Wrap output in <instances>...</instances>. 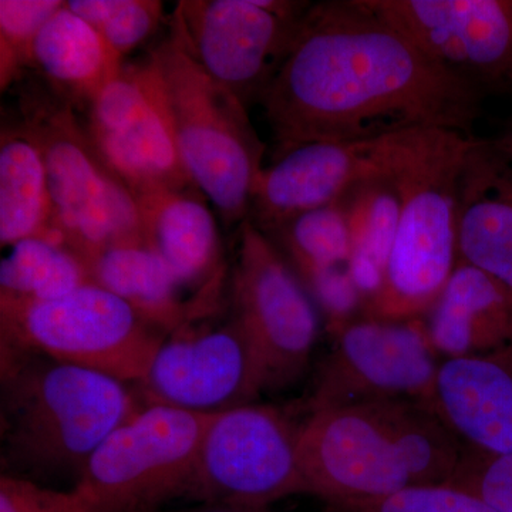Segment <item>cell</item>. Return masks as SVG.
<instances>
[{
    "label": "cell",
    "instance_id": "cell-1",
    "mask_svg": "<svg viewBox=\"0 0 512 512\" xmlns=\"http://www.w3.org/2000/svg\"><path fill=\"white\" fill-rule=\"evenodd\" d=\"M484 97L363 0L312 3L259 103L272 160L309 143L444 128L474 136Z\"/></svg>",
    "mask_w": 512,
    "mask_h": 512
},
{
    "label": "cell",
    "instance_id": "cell-2",
    "mask_svg": "<svg viewBox=\"0 0 512 512\" xmlns=\"http://www.w3.org/2000/svg\"><path fill=\"white\" fill-rule=\"evenodd\" d=\"M466 451L429 404L412 400L322 410L298 429L309 494L346 512L406 488L451 483Z\"/></svg>",
    "mask_w": 512,
    "mask_h": 512
},
{
    "label": "cell",
    "instance_id": "cell-3",
    "mask_svg": "<svg viewBox=\"0 0 512 512\" xmlns=\"http://www.w3.org/2000/svg\"><path fill=\"white\" fill-rule=\"evenodd\" d=\"M0 348L3 474L77 481L94 451L143 407L114 377Z\"/></svg>",
    "mask_w": 512,
    "mask_h": 512
},
{
    "label": "cell",
    "instance_id": "cell-4",
    "mask_svg": "<svg viewBox=\"0 0 512 512\" xmlns=\"http://www.w3.org/2000/svg\"><path fill=\"white\" fill-rule=\"evenodd\" d=\"M474 137L444 128L400 134L392 163L400 217L379 292L363 316L424 318L458 262V190Z\"/></svg>",
    "mask_w": 512,
    "mask_h": 512
},
{
    "label": "cell",
    "instance_id": "cell-5",
    "mask_svg": "<svg viewBox=\"0 0 512 512\" xmlns=\"http://www.w3.org/2000/svg\"><path fill=\"white\" fill-rule=\"evenodd\" d=\"M146 60L188 177L225 225L239 227L264 170L265 146L247 107L202 69L173 29Z\"/></svg>",
    "mask_w": 512,
    "mask_h": 512
},
{
    "label": "cell",
    "instance_id": "cell-6",
    "mask_svg": "<svg viewBox=\"0 0 512 512\" xmlns=\"http://www.w3.org/2000/svg\"><path fill=\"white\" fill-rule=\"evenodd\" d=\"M19 117L45 160L53 228L84 266L106 249L144 242L136 197L100 156L74 107L30 83L20 90Z\"/></svg>",
    "mask_w": 512,
    "mask_h": 512
},
{
    "label": "cell",
    "instance_id": "cell-7",
    "mask_svg": "<svg viewBox=\"0 0 512 512\" xmlns=\"http://www.w3.org/2000/svg\"><path fill=\"white\" fill-rule=\"evenodd\" d=\"M0 346L140 384L164 332L126 301L89 282L53 301L0 299Z\"/></svg>",
    "mask_w": 512,
    "mask_h": 512
},
{
    "label": "cell",
    "instance_id": "cell-8",
    "mask_svg": "<svg viewBox=\"0 0 512 512\" xmlns=\"http://www.w3.org/2000/svg\"><path fill=\"white\" fill-rule=\"evenodd\" d=\"M212 416L141 407L87 461L70 490L76 512H154L171 498L191 495Z\"/></svg>",
    "mask_w": 512,
    "mask_h": 512
},
{
    "label": "cell",
    "instance_id": "cell-9",
    "mask_svg": "<svg viewBox=\"0 0 512 512\" xmlns=\"http://www.w3.org/2000/svg\"><path fill=\"white\" fill-rule=\"evenodd\" d=\"M330 335L332 349L319 367L308 414L389 400L429 404L441 362L423 318L360 315Z\"/></svg>",
    "mask_w": 512,
    "mask_h": 512
},
{
    "label": "cell",
    "instance_id": "cell-10",
    "mask_svg": "<svg viewBox=\"0 0 512 512\" xmlns=\"http://www.w3.org/2000/svg\"><path fill=\"white\" fill-rule=\"evenodd\" d=\"M298 429L286 414L247 404L212 416L202 439L192 497L261 512L309 494L298 457Z\"/></svg>",
    "mask_w": 512,
    "mask_h": 512
},
{
    "label": "cell",
    "instance_id": "cell-11",
    "mask_svg": "<svg viewBox=\"0 0 512 512\" xmlns=\"http://www.w3.org/2000/svg\"><path fill=\"white\" fill-rule=\"evenodd\" d=\"M237 234L232 315L261 357L266 390L284 389L308 369L322 316L301 279L261 229L245 220Z\"/></svg>",
    "mask_w": 512,
    "mask_h": 512
},
{
    "label": "cell",
    "instance_id": "cell-12",
    "mask_svg": "<svg viewBox=\"0 0 512 512\" xmlns=\"http://www.w3.org/2000/svg\"><path fill=\"white\" fill-rule=\"evenodd\" d=\"M311 2L181 0L171 29L212 79L245 107L261 100Z\"/></svg>",
    "mask_w": 512,
    "mask_h": 512
},
{
    "label": "cell",
    "instance_id": "cell-13",
    "mask_svg": "<svg viewBox=\"0 0 512 512\" xmlns=\"http://www.w3.org/2000/svg\"><path fill=\"white\" fill-rule=\"evenodd\" d=\"M202 322L165 338L137 384L146 404L217 414L254 403L266 390L261 357L239 320L231 315L218 325Z\"/></svg>",
    "mask_w": 512,
    "mask_h": 512
},
{
    "label": "cell",
    "instance_id": "cell-14",
    "mask_svg": "<svg viewBox=\"0 0 512 512\" xmlns=\"http://www.w3.org/2000/svg\"><path fill=\"white\" fill-rule=\"evenodd\" d=\"M363 2L481 96H512V0Z\"/></svg>",
    "mask_w": 512,
    "mask_h": 512
},
{
    "label": "cell",
    "instance_id": "cell-15",
    "mask_svg": "<svg viewBox=\"0 0 512 512\" xmlns=\"http://www.w3.org/2000/svg\"><path fill=\"white\" fill-rule=\"evenodd\" d=\"M83 121L100 156L134 197L164 188L195 187L147 60L124 64Z\"/></svg>",
    "mask_w": 512,
    "mask_h": 512
},
{
    "label": "cell",
    "instance_id": "cell-16",
    "mask_svg": "<svg viewBox=\"0 0 512 512\" xmlns=\"http://www.w3.org/2000/svg\"><path fill=\"white\" fill-rule=\"evenodd\" d=\"M399 136L292 148L262 170L248 220L268 234L299 215L335 204L356 184L390 173Z\"/></svg>",
    "mask_w": 512,
    "mask_h": 512
},
{
    "label": "cell",
    "instance_id": "cell-17",
    "mask_svg": "<svg viewBox=\"0 0 512 512\" xmlns=\"http://www.w3.org/2000/svg\"><path fill=\"white\" fill-rule=\"evenodd\" d=\"M429 406L466 447L512 456V348L444 359Z\"/></svg>",
    "mask_w": 512,
    "mask_h": 512
},
{
    "label": "cell",
    "instance_id": "cell-18",
    "mask_svg": "<svg viewBox=\"0 0 512 512\" xmlns=\"http://www.w3.org/2000/svg\"><path fill=\"white\" fill-rule=\"evenodd\" d=\"M265 235L301 279L329 332L362 315L365 303L353 278L352 242L342 201L299 215Z\"/></svg>",
    "mask_w": 512,
    "mask_h": 512
},
{
    "label": "cell",
    "instance_id": "cell-19",
    "mask_svg": "<svg viewBox=\"0 0 512 512\" xmlns=\"http://www.w3.org/2000/svg\"><path fill=\"white\" fill-rule=\"evenodd\" d=\"M458 261L512 289V156L474 137L458 190Z\"/></svg>",
    "mask_w": 512,
    "mask_h": 512
},
{
    "label": "cell",
    "instance_id": "cell-20",
    "mask_svg": "<svg viewBox=\"0 0 512 512\" xmlns=\"http://www.w3.org/2000/svg\"><path fill=\"white\" fill-rule=\"evenodd\" d=\"M144 244L163 258L184 289L220 292L227 279L214 212L195 187L164 188L136 198Z\"/></svg>",
    "mask_w": 512,
    "mask_h": 512
},
{
    "label": "cell",
    "instance_id": "cell-21",
    "mask_svg": "<svg viewBox=\"0 0 512 512\" xmlns=\"http://www.w3.org/2000/svg\"><path fill=\"white\" fill-rule=\"evenodd\" d=\"M437 355L483 356L512 348V289L476 266L458 261L423 318Z\"/></svg>",
    "mask_w": 512,
    "mask_h": 512
},
{
    "label": "cell",
    "instance_id": "cell-22",
    "mask_svg": "<svg viewBox=\"0 0 512 512\" xmlns=\"http://www.w3.org/2000/svg\"><path fill=\"white\" fill-rule=\"evenodd\" d=\"M94 284L113 292L165 335L211 316L220 295L183 301V286L163 258L141 244L111 247L86 265Z\"/></svg>",
    "mask_w": 512,
    "mask_h": 512
},
{
    "label": "cell",
    "instance_id": "cell-23",
    "mask_svg": "<svg viewBox=\"0 0 512 512\" xmlns=\"http://www.w3.org/2000/svg\"><path fill=\"white\" fill-rule=\"evenodd\" d=\"M123 67V57L66 2L40 30L33 46L32 69L77 113H86Z\"/></svg>",
    "mask_w": 512,
    "mask_h": 512
},
{
    "label": "cell",
    "instance_id": "cell-24",
    "mask_svg": "<svg viewBox=\"0 0 512 512\" xmlns=\"http://www.w3.org/2000/svg\"><path fill=\"white\" fill-rule=\"evenodd\" d=\"M28 238L63 244L53 228L45 160L18 124L3 128L0 138V244L10 248Z\"/></svg>",
    "mask_w": 512,
    "mask_h": 512
},
{
    "label": "cell",
    "instance_id": "cell-25",
    "mask_svg": "<svg viewBox=\"0 0 512 512\" xmlns=\"http://www.w3.org/2000/svg\"><path fill=\"white\" fill-rule=\"evenodd\" d=\"M340 201L352 242L353 278L366 308L383 284L392 255L402 204L399 187L390 170L356 184Z\"/></svg>",
    "mask_w": 512,
    "mask_h": 512
},
{
    "label": "cell",
    "instance_id": "cell-26",
    "mask_svg": "<svg viewBox=\"0 0 512 512\" xmlns=\"http://www.w3.org/2000/svg\"><path fill=\"white\" fill-rule=\"evenodd\" d=\"M89 282L83 262L52 239H23L0 264V299L53 301Z\"/></svg>",
    "mask_w": 512,
    "mask_h": 512
},
{
    "label": "cell",
    "instance_id": "cell-27",
    "mask_svg": "<svg viewBox=\"0 0 512 512\" xmlns=\"http://www.w3.org/2000/svg\"><path fill=\"white\" fill-rule=\"evenodd\" d=\"M66 6L123 59L156 32L164 9L160 0H70Z\"/></svg>",
    "mask_w": 512,
    "mask_h": 512
},
{
    "label": "cell",
    "instance_id": "cell-28",
    "mask_svg": "<svg viewBox=\"0 0 512 512\" xmlns=\"http://www.w3.org/2000/svg\"><path fill=\"white\" fill-rule=\"evenodd\" d=\"M62 0H0V89L8 90L32 69L40 30L62 8Z\"/></svg>",
    "mask_w": 512,
    "mask_h": 512
},
{
    "label": "cell",
    "instance_id": "cell-29",
    "mask_svg": "<svg viewBox=\"0 0 512 512\" xmlns=\"http://www.w3.org/2000/svg\"><path fill=\"white\" fill-rule=\"evenodd\" d=\"M352 512H500L476 494L451 484L406 488Z\"/></svg>",
    "mask_w": 512,
    "mask_h": 512
},
{
    "label": "cell",
    "instance_id": "cell-30",
    "mask_svg": "<svg viewBox=\"0 0 512 512\" xmlns=\"http://www.w3.org/2000/svg\"><path fill=\"white\" fill-rule=\"evenodd\" d=\"M476 494L500 512H512V456H491L468 448L451 483Z\"/></svg>",
    "mask_w": 512,
    "mask_h": 512
},
{
    "label": "cell",
    "instance_id": "cell-31",
    "mask_svg": "<svg viewBox=\"0 0 512 512\" xmlns=\"http://www.w3.org/2000/svg\"><path fill=\"white\" fill-rule=\"evenodd\" d=\"M0 512H76L72 491L43 487L29 478L2 474Z\"/></svg>",
    "mask_w": 512,
    "mask_h": 512
},
{
    "label": "cell",
    "instance_id": "cell-32",
    "mask_svg": "<svg viewBox=\"0 0 512 512\" xmlns=\"http://www.w3.org/2000/svg\"><path fill=\"white\" fill-rule=\"evenodd\" d=\"M495 146L500 147L505 153L511 154L512 156V123L510 126L505 128L504 133L498 137L491 138Z\"/></svg>",
    "mask_w": 512,
    "mask_h": 512
},
{
    "label": "cell",
    "instance_id": "cell-33",
    "mask_svg": "<svg viewBox=\"0 0 512 512\" xmlns=\"http://www.w3.org/2000/svg\"><path fill=\"white\" fill-rule=\"evenodd\" d=\"M184 512H256L244 510V508L231 507V505L224 504H208L205 507L195 508V510Z\"/></svg>",
    "mask_w": 512,
    "mask_h": 512
}]
</instances>
